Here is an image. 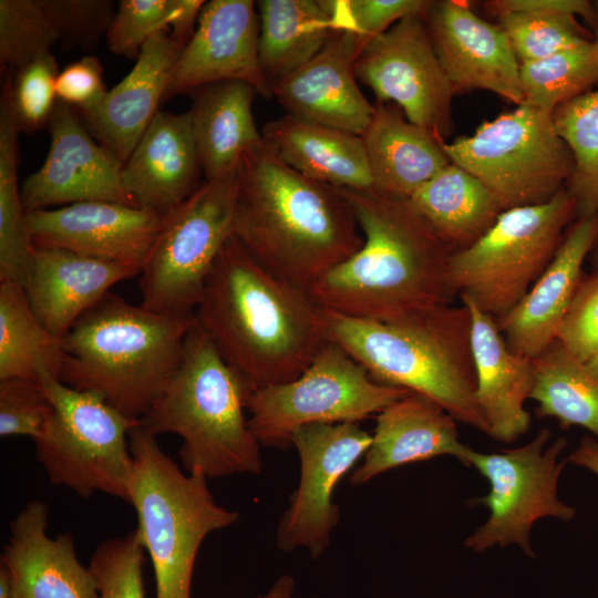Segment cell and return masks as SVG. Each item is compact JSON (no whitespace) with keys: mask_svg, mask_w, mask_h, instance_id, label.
Instances as JSON below:
<instances>
[{"mask_svg":"<svg viewBox=\"0 0 598 598\" xmlns=\"http://www.w3.org/2000/svg\"><path fill=\"white\" fill-rule=\"evenodd\" d=\"M261 136L280 161L312 181L337 188L372 189L360 135L285 114L268 122Z\"/></svg>","mask_w":598,"mask_h":598,"instance_id":"29","label":"cell"},{"mask_svg":"<svg viewBox=\"0 0 598 598\" xmlns=\"http://www.w3.org/2000/svg\"><path fill=\"white\" fill-rule=\"evenodd\" d=\"M251 0L205 2L197 28L173 66L165 99L218 82L240 81L272 91L259 62V17Z\"/></svg>","mask_w":598,"mask_h":598,"instance_id":"17","label":"cell"},{"mask_svg":"<svg viewBox=\"0 0 598 598\" xmlns=\"http://www.w3.org/2000/svg\"><path fill=\"white\" fill-rule=\"evenodd\" d=\"M533 364L529 399L537 402V415L554 417L564 429L584 427L598 440V379L586 363L555 340Z\"/></svg>","mask_w":598,"mask_h":598,"instance_id":"34","label":"cell"},{"mask_svg":"<svg viewBox=\"0 0 598 598\" xmlns=\"http://www.w3.org/2000/svg\"><path fill=\"white\" fill-rule=\"evenodd\" d=\"M557 340L584 363L598 351V266L582 276Z\"/></svg>","mask_w":598,"mask_h":598,"instance_id":"46","label":"cell"},{"mask_svg":"<svg viewBox=\"0 0 598 598\" xmlns=\"http://www.w3.org/2000/svg\"><path fill=\"white\" fill-rule=\"evenodd\" d=\"M53 414V406L33 381H0V436H41Z\"/></svg>","mask_w":598,"mask_h":598,"instance_id":"42","label":"cell"},{"mask_svg":"<svg viewBox=\"0 0 598 598\" xmlns=\"http://www.w3.org/2000/svg\"><path fill=\"white\" fill-rule=\"evenodd\" d=\"M200 171L187 112L159 111L123 164L122 181L137 206L165 216L197 189Z\"/></svg>","mask_w":598,"mask_h":598,"instance_id":"25","label":"cell"},{"mask_svg":"<svg viewBox=\"0 0 598 598\" xmlns=\"http://www.w3.org/2000/svg\"><path fill=\"white\" fill-rule=\"evenodd\" d=\"M250 392L196 320L181 367L140 425L154 436L179 435L178 455L187 473L207 480L259 474L261 445L245 416Z\"/></svg>","mask_w":598,"mask_h":598,"instance_id":"6","label":"cell"},{"mask_svg":"<svg viewBox=\"0 0 598 598\" xmlns=\"http://www.w3.org/2000/svg\"><path fill=\"white\" fill-rule=\"evenodd\" d=\"M379 194L409 199L451 163L443 143L411 123L394 103L377 102L361 135Z\"/></svg>","mask_w":598,"mask_h":598,"instance_id":"28","label":"cell"},{"mask_svg":"<svg viewBox=\"0 0 598 598\" xmlns=\"http://www.w3.org/2000/svg\"><path fill=\"white\" fill-rule=\"evenodd\" d=\"M237 184V168L206 179L163 217L140 274L142 307L195 313L207 276L233 235Z\"/></svg>","mask_w":598,"mask_h":598,"instance_id":"12","label":"cell"},{"mask_svg":"<svg viewBox=\"0 0 598 598\" xmlns=\"http://www.w3.org/2000/svg\"><path fill=\"white\" fill-rule=\"evenodd\" d=\"M169 0H122L106 33L111 52L138 56L143 45L157 32L168 30Z\"/></svg>","mask_w":598,"mask_h":598,"instance_id":"44","label":"cell"},{"mask_svg":"<svg viewBox=\"0 0 598 598\" xmlns=\"http://www.w3.org/2000/svg\"><path fill=\"white\" fill-rule=\"evenodd\" d=\"M259 62L272 85L315 58L341 31L337 1L259 0Z\"/></svg>","mask_w":598,"mask_h":598,"instance_id":"31","label":"cell"},{"mask_svg":"<svg viewBox=\"0 0 598 598\" xmlns=\"http://www.w3.org/2000/svg\"><path fill=\"white\" fill-rule=\"evenodd\" d=\"M372 435L359 423L311 424L298 429L291 445L300 457V481L279 520L277 545L282 551L306 548L319 558L339 522L332 497L342 477L363 458Z\"/></svg>","mask_w":598,"mask_h":598,"instance_id":"15","label":"cell"},{"mask_svg":"<svg viewBox=\"0 0 598 598\" xmlns=\"http://www.w3.org/2000/svg\"><path fill=\"white\" fill-rule=\"evenodd\" d=\"M598 241V215L579 217L553 259L519 302L496 319L508 347L534 359L557 340L582 278V266Z\"/></svg>","mask_w":598,"mask_h":598,"instance_id":"22","label":"cell"},{"mask_svg":"<svg viewBox=\"0 0 598 598\" xmlns=\"http://www.w3.org/2000/svg\"><path fill=\"white\" fill-rule=\"evenodd\" d=\"M567 461L598 475V440L585 435L578 447L569 454Z\"/></svg>","mask_w":598,"mask_h":598,"instance_id":"50","label":"cell"},{"mask_svg":"<svg viewBox=\"0 0 598 598\" xmlns=\"http://www.w3.org/2000/svg\"><path fill=\"white\" fill-rule=\"evenodd\" d=\"M167 31L155 33L126 76L96 106L81 113L92 136L123 164L159 112L173 66L184 48Z\"/></svg>","mask_w":598,"mask_h":598,"instance_id":"23","label":"cell"},{"mask_svg":"<svg viewBox=\"0 0 598 598\" xmlns=\"http://www.w3.org/2000/svg\"><path fill=\"white\" fill-rule=\"evenodd\" d=\"M141 270L60 248H33L22 286L40 322L63 339L75 321L115 283Z\"/></svg>","mask_w":598,"mask_h":598,"instance_id":"24","label":"cell"},{"mask_svg":"<svg viewBox=\"0 0 598 598\" xmlns=\"http://www.w3.org/2000/svg\"><path fill=\"white\" fill-rule=\"evenodd\" d=\"M19 130L2 95L0 106V281L23 286L33 247L18 182Z\"/></svg>","mask_w":598,"mask_h":598,"instance_id":"35","label":"cell"},{"mask_svg":"<svg viewBox=\"0 0 598 598\" xmlns=\"http://www.w3.org/2000/svg\"><path fill=\"white\" fill-rule=\"evenodd\" d=\"M576 214L566 188L547 203L502 212L478 240L452 252L454 291L495 319L503 317L546 269Z\"/></svg>","mask_w":598,"mask_h":598,"instance_id":"9","label":"cell"},{"mask_svg":"<svg viewBox=\"0 0 598 598\" xmlns=\"http://www.w3.org/2000/svg\"><path fill=\"white\" fill-rule=\"evenodd\" d=\"M59 40L68 47L94 48L115 16L109 0H42Z\"/></svg>","mask_w":598,"mask_h":598,"instance_id":"43","label":"cell"},{"mask_svg":"<svg viewBox=\"0 0 598 598\" xmlns=\"http://www.w3.org/2000/svg\"><path fill=\"white\" fill-rule=\"evenodd\" d=\"M233 235L264 267L308 290L363 245L340 189L286 165L261 140L237 166Z\"/></svg>","mask_w":598,"mask_h":598,"instance_id":"3","label":"cell"},{"mask_svg":"<svg viewBox=\"0 0 598 598\" xmlns=\"http://www.w3.org/2000/svg\"><path fill=\"white\" fill-rule=\"evenodd\" d=\"M520 105L551 113L598 83V52L591 42L519 64Z\"/></svg>","mask_w":598,"mask_h":598,"instance_id":"37","label":"cell"},{"mask_svg":"<svg viewBox=\"0 0 598 598\" xmlns=\"http://www.w3.org/2000/svg\"><path fill=\"white\" fill-rule=\"evenodd\" d=\"M49 508L31 501L10 523L1 555L11 598H99L94 575L76 555L68 533L47 534Z\"/></svg>","mask_w":598,"mask_h":598,"instance_id":"21","label":"cell"},{"mask_svg":"<svg viewBox=\"0 0 598 598\" xmlns=\"http://www.w3.org/2000/svg\"><path fill=\"white\" fill-rule=\"evenodd\" d=\"M337 4L341 29L355 37L361 50L403 18L424 13L429 1L338 0Z\"/></svg>","mask_w":598,"mask_h":598,"instance_id":"45","label":"cell"},{"mask_svg":"<svg viewBox=\"0 0 598 598\" xmlns=\"http://www.w3.org/2000/svg\"><path fill=\"white\" fill-rule=\"evenodd\" d=\"M409 393L375 381L330 340L296 379L249 393L248 425L261 446L287 448L300 427L359 423Z\"/></svg>","mask_w":598,"mask_h":598,"instance_id":"11","label":"cell"},{"mask_svg":"<svg viewBox=\"0 0 598 598\" xmlns=\"http://www.w3.org/2000/svg\"><path fill=\"white\" fill-rule=\"evenodd\" d=\"M187 111L206 179L237 168L241 155L262 140L252 115L257 91L240 81L218 82L194 91Z\"/></svg>","mask_w":598,"mask_h":598,"instance_id":"30","label":"cell"},{"mask_svg":"<svg viewBox=\"0 0 598 598\" xmlns=\"http://www.w3.org/2000/svg\"><path fill=\"white\" fill-rule=\"evenodd\" d=\"M547 429L540 430L527 444L495 453L468 448L463 464L474 466L489 482L487 495L471 502L486 506L488 519L465 539V546L484 551L495 545H518L534 557L530 529L542 517L571 519L576 511L563 503L557 493L560 473L566 461H558L567 446L559 437L550 440Z\"/></svg>","mask_w":598,"mask_h":598,"instance_id":"13","label":"cell"},{"mask_svg":"<svg viewBox=\"0 0 598 598\" xmlns=\"http://www.w3.org/2000/svg\"><path fill=\"white\" fill-rule=\"evenodd\" d=\"M63 357L62 339L40 322L22 286L0 281V381L38 382L43 372L60 380Z\"/></svg>","mask_w":598,"mask_h":598,"instance_id":"33","label":"cell"},{"mask_svg":"<svg viewBox=\"0 0 598 598\" xmlns=\"http://www.w3.org/2000/svg\"><path fill=\"white\" fill-rule=\"evenodd\" d=\"M326 319L330 340L375 381L424 395L454 420L489 435L476 401L472 318L465 305L437 306L388 320L326 311Z\"/></svg>","mask_w":598,"mask_h":598,"instance_id":"4","label":"cell"},{"mask_svg":"<svg viewBox=\"0 0 598 598\" xmlns=\"http://www.w3.org/2000/svg\"><path fill=\"white\" fill-rule=\"evenodd\" d=\"M53 414L34 440L38 461L49 481L83 498L102 492L130 501L133 456L130 432L140 424L100 395L73 389L48 372L37 382Z\"/></svg>","mask_w":598,"mask_h":598,"instance_id":"8","label":"cell"},{"mask_svg":"<svg viewBox=\"0 0 598 598\" xmlns=\"http://www.w3.org/2000/svg\"><path fill=\"white\" fill-rule=\"evenodd\" d=\"M152 210L113 202H84L27 212L33 248H60L142 270L163 221Z\"/></svg>","mask_w":598,"mask_h":598,"instance_id":"18","label":"cell"},{"mask_svg":"<svg viewBox=\"0 0 598 598\" xmlns=\"http://www.w3.org/2000/svg\"><path fill=\"white\" fill-rule=\"evenodd\" d=\"M485 8L495 14L502 12H525L542 14L580 16L595 23L594 3L587 0H493Z\"/></svg>","mask_w":598,"mask_h":598,"instance_id":"48","label":"cell"},{"mask_svg":"<svg viewBox=\"0 0 598 598\" xmlns=\"http://www.w3.org/2000/svg\"><path fill=\"white\" fill-rule=\"evenodd\" d=\"M468 448L458 439L456 420L433 400L410 392L378 413L370 447L349 482L360 486L391 468L440 455L463 463Z\"/></svg>","mask_w":598,"mask_h":598,"instance_id":"27","label":"cell"},{"mask_svg":"<svg viewBox=\"0 0 598 598\" xmlns=\"http://www.w3.org/2000/svg\"><path fill=\"white\" fill-rule=\"evenodd\" d=\"M48 127L47 158L21 186L27 212L84 202L137 206L123 184V163L92 138L72 107L58 101Z\"/></svg>","mask_w":598,"mask_h":598,"instance_id":"16","label":"cell"},{"mask_svg":"<svg viewBox=\"0 0 598 598\" xmlns=\"http://www.w3.org/2000/svg\"><path fill=\"white\" fill-rule=\"evenodd\" d=\"M0 598H11L8 574L2 566L0 568Z\"/></svg>","mask_w":598,"mask_h":598,"instance_id":"52","label":"cell"},{"mask_svg":"<svg viewBox=\"0 0 598 598\" xmlns=\"http://www.w3.org/2000/svg\"><path fill=\"white\" fill-rule=\"evenodd\" d=\"M594 7H595V28H596V33H595V37H594V44L597 49V52H598V1H595L594 2Z\"/></svg>","mask_w":598,"mask_h":598,"instance_id":"54","label":"cell"},{"mask_svg":"<svg viewBox=\"0 0 598 598\" xmlns=\"http://www.w3.org/2000/svg\"><path fill=\"white\" fill-rule=\"evenodd\" d=\"M195 313L169 315L107 292L72 326L60 381L141 420L182 364Z\"/></svg>","mask_w":598,"mask_h":598,"instance_id":"5","label":"cell"},{"mask_svg":"<svg viewBox=\"0 0 598 598\" xmlns=\"http://www.w3.org/2000/svg\"><path fill=\"white\" fill-rule=\"evenodd\" d=\"M58 101L80 113L96 106L107 93L103 68L95 56H83L60 71L56 84Z\"/></svg>","mask_w":598,"mask_h":598,"instance_id":"47","label":"cell"},{"mask_svg":"<svg viewBox=\"0 0 598 598\" xmlns=\"http://www.w3.org/2000/svg\"><path fill=\"white\" fill-rule=\"evenodd\" d=\"M295 589V579L289 575L281 576L264 596L255 598H291Z\"/></svg>","mask_w":598,"mask_h":598,"instance_id":"51","label":"cell"},{"mask_svg":"<svg viewBox=\"0 0 598 598\" xmlns=\"http://www.w3.org/2000/svg\"><path fill=\"white\" fill-rule=\"evenodd\" d=\"M60 71L52 53L42 55L10 73L3 87L19 132L32 133L48 126L58 104Z\"/></svg>","mask_w":598,"mask_h":598,"instance_id":"40","label":"cell"},{"mask_svg":"<svg viewBox=\"0 0 598 598\" xmlns=\"http://www.w3.org/2000/svg\"><path fill=\"white\" fill-rule=\"evenodd\" d=\"M198 324L251 391L299 377L330 341L308 290L259 264L231 235L195 309Z\"/></svg>","mask_w":598,"mask_h":598,"instance_id":"1","label":"cell"},{"mask_svg":"<svg viewBox=\"0 0 598 598\" xmlns=\"http://www.w3.org/2000/svg\"><path fill=\"white\" fill-rule=\"evenodd\" d=\"M596 262H597V266H598V251L596 252Z\"/></svg>","mask_w":598,"mask_h":598,"instance_id":"55","label":"cell"},{"mask_svg":"<svg viewBox=\"0 0 598 598\" xmlns=\"http://www.w3.org/2000/svg\"><path fill=\"white\" fill-rule=\"evenodd\" d=\"M354 70L377 102L396 104L411 123L440 142L453 131L456 94L440 64L423 13L403 18L364 44Z\"/></svg>","mask_w":598,"mask_h":598,"instance_id":"14","label":"cell"},{"mask_svg":"<svg viewBox=\"0 0 598 598\" xmlns=\"http://www.w3.org/2000/svg\"><path fill=\"white\" fill-rule=\"evenodd\" d=\"M339 189L363 245L308 289L312 299L326 311L364 320L451 305L453 250L410 200L373 189Z\"/></svg>","mask_w":598,"mask_h":598,"instance_id":"2","label":"cell"},{"mask_svg":"<svg viewBox=\"0 0 598 598\" xmlns=\"http://www.w3.org/2000/svg\"><path fill=\"white\" fill-rule=\"evenodd\" d=\"M206 1L203 0H169L167 12L171 34L184 47L195 32L200 12Z\"/></svg>","mask_w":598,"mask_h":598,"instance_id":"49","label":"cell"},{"mask_svg":"<svg viewBox=\"0 0 598 598\" xmlns=\"http://www.w3.org/2000/svg\"><path fill=\"white\" fill-rule=\"evenodd\" d=\"M451 163L476 177L503 212L549 202L571 176L574 161L551 113L517 105L470 136L443 143Z\"/></svg>","mask_w":598,"mask_h":598,"instance_id":"10","label":"cell"},{"mask_svg":"<svg viewBox=\"0 0 598 598\" xmlns=\"http://www.w3.org/2000/svg\"><path fill=\"white\" fill-rule=\"evenodd\" d=\"M472 318L471 343L476 375V401L489 427V436L511 443L530 425L525 409L534 381L533 359L514 352L496 319L461 298Z\"/></svg>","mask_w":598,"mask_h":598,"instance_id":"26","label":"cell"},{"mask_svg":"<svg viewBox=\"0 0 598 598\" xmlns=\"http://www.w3.org/2000/svg\"><path fill=\"white\" fill-rule=\"evenodd\" d=\"M60 41L42 0H0V64L10 73Z\"/></svg>","mask_w":598,"mask_h":598,"instance_id":"39","label":"cell"},{"mask_svg":"<svg viewBox=\"0 0 598 598\" xmlns=\"http://www.w3.org/2000/svg\"><path fill=\"white\" fill-rule=\"evenodd\" d=\"M588 370L598 379V351L586 362Z\"/></svg>","mask_w":598,"mask_h":598,"instance_id":"53","label":"cell"},{"mask_svg":"<svg viewBox=\"0 0 598 598\" xmlns=\"http://www.w3.org/2000/svg\"><path fill=\"white\" fill-rule=\"evenodd\" d=\"M144 547L137 529L99 544L90 559L99 598H145Z\"/></svg>","mask_w":598,"mask_h":598,"instance_id":"41","label":"cell"},{"mask_svg":"<svg viewBox=\"0 0 598 598\" xmlns=\"http://www.w3.org/2000/svg\"><path fill=\"white\" fill-rule=\"evenodd\" d=\"M128 443V504L152 561L156 598H192L194 565L204 539L237 523L239 513L217 504L206 476L182 472L140 424L130 432Z\"/></svg>","mask_w":598,"mask_h":598,"instance_id":"7","label":"cell"},{"mask_svg":"<svg viewBox=\"0 0 598 598\" xmlns=\"http://www.w3.org/2000/svg\"><path fill=\"white\" fill-rule=\"evenodd\" d=\"M551 115L573 156L566 189L576 202L577 214L598 215V89L559 105Z\"/></svg>","mask_w":598,"mask_h":598,"instance_id":"36","label":"cell"},{"mask_svg":"<svg viewBox=\"0 0 598 598\" xmlns=\"http://www.w3.org/2000/svg\"><path fill=\"white\" fill-rule=\"evenodd\" d=\"M360 45L339 31L310 61L272 85V96L293 117L362 135L374 105L361 93L354 70Z\"/></svg>","mask_w":598,"mask_h":598,"instance_id":"20","label":"cell"},{"mask_svg":"<svg viewBox=\"0 0 598 598\" xmlns=\"http://www.w3.org/2000/svg\"><path fill=\"white\" fill-rule=\"evenodd\" d=\"M496 16L519 64L594 40V35L578 23L575 16L525 12H502Z\"/></svg>","mask_w":598,"mask_h":598,"instance_id":"38","label":"cell"},{"mask_svg":"<svg viewBox=\"0 0 598 598\" xmlns=\"http://www.w3.org/2000/svg\"><path fill=\"white\" fill-rule=\"evenodd\" d=\"M454 251L470 247L503 212L494 195L472 174L450 163L410 198Z\"/></svg>","mask_w":598,"mask_h":598,"instance_id":"32","label":"cell"},{"mask_svg":"<svg viewBox=\"0 0 598 598\" xmlns=\"http://www.w3.org/2000/svg\"><path fill=\"white\" fill-rule=\"evenodd\" d=\"M423 17L455 94L486 90L522 104L519 62L498 23L475 14L467 2L454 0L429 1Z\"/></svg>","mask_w":598,"mask_h":598,"instance_id":"19","label":"cell"}]
</instances>
